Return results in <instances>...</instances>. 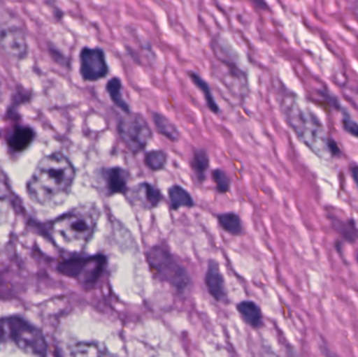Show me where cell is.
<instances>
[{"mask_svg":"<svg viewBox=\"0 0 358 357\" xmlns=\"http://www.w3.org/2000/svg\"><path fill=\"white\" fill-rule=\"evenodd\" d=\"M76 178L71 161L62 153L44 157L27 182V195L43 207H56L69 196Z\"/></svg>","mask_w":358,"mask_h":357,"instance_id":"obj_1","label":"cell"},{"mask_svg":"<svg viewBox=\"0 0 358 357\" xmlns=\"http://www.w3.org/2000/svg\"><path fill=\"white\" fill-rule=\"evenodd\" d=\"M281 108L296 138L315 155L323 159L341 156L342 151L338 143L327 136L320 117L303 105L296 94H285L281 101Z\"/></svg>","mask_w":358,"mask_h":357,"instance_id":"obj_2","label":"cell"},{"mask_svg":"<svg viewBox=\"0 0 358 357\" xmlns=\"http://www.w3.org/2000/svg\"><path fill=\"white\" fill-rule=\"evenodd\" d=\"M101 212L94 203H84L52 222L50 234L57 247L71 254L84 251L96 232Z\"/></svg>","mask_w":358,"mask_h":357,"instance_id":"obj_3","label":"cell"},{"mask_svg":"<svg viewBox=\"0 0 358 357\" xmlns=\"http://www.w3.org/2000/svg\"><path fill=\"white\" fill-rule=\"evenodd\" d=\"M6 337L10 339L25 354L37 357H45L48 345L45 337L39 328L19 316H8L0 321Z\"/></svg>","mask_w":358,"mask_h":357,"instance_id":"obj_4","label":"cell"},{"mask_svg":"<svg viewBox=\"0 0 358 357\" xmlns=\"http://www.w3.org/2000/svg\"><path fill=\"white\" fill-rule=\"evenodd\" d=\"M147 261L153 275L163 282L169 283L178 291H185L189 278L187 270L168 249L155 247L147 253Z\"/></svg>","mask_w":358,"mask_h":357,"instance_id":"obj_5","label":"cell"},{"mask_svg":"<svg viewBox=\"0 0 358 357\" xmlns=\"http://www.w3.org/2000/svg\"><path fill=\"white\" fill-rule=\"evenodd\" d=\"M117 131L126 148L134 155L147 148L153 136L148 122L136 112L122 117L117 122Z\"/></svg>","mask_w":358,"mask_h":357,"instance_id":"obj_6","label":"cell"},{"mask_svg":"<svg viewBox=\"0 0 358 357\" xmlns=\"http://www.w3.org/2000/svg\"><path fill=\"white\" fill-rule=\"evenodd\" d=\"M104 266L105 258L102 256L77 257L63 261L59 265V270L65 276L77 279L84 284H92L100 278Z\"/></svg>","mask_w":358,"mask_h":357,"instance_id":"obj_7","label":"cell"},{"mask_svg":"<svg viewBox=\"0 0 358 357\" xmlns=\"http://www.w3.org/2000/svg\"><path fill=\"white\" fill-rule=\"evenodd\" d=\"M80 73L86 82H96L108 75L109 66L102 48H82L80 52Z\"/></svg>","mask_w":358,"mask_h":357,"instance_id":"obj_8","label":"cell"},{"mask_svg":"<svg viewBox=\"0 0 358 357\" xmlns=\"http://www.w3.org/2000/svg\"><path fill=\"white\" fill-rule=\"evenodd\" d=\"M128 201L144 210H153L164 201L161 190L148 182H140L128 191Z\"/></svg>","mask_w":358,"mask_h":357,"instance_id":"obj_9","label":"cell"},{"mask_svg":"<svg viewBox=\"0 0 358 357\" xmlns=\"http://www.w3.org/2000/svg\"><path fill=\"white\" fill-rule=\"evenodd\" d=\"M101 177L104 182L105 194L108 197L115 195H127L129 191L130 173L123 167L105 168L101 171Z\"/></svg>","mask_w":358,"mask_h":357,"instance_id":"obj_10","label":"cell"},{"mask_svg":"<svg viewBox=\"0 0 358 357\" xmlns=\"http://www.w3.org/2000/svg\"><path fill=\"white\" fill-rule=\"evenodd\" d=\"M0 45L15 58H23L27 54L24 36L15 27H3L0 29Z\"/></svg>","mask_w":358,"mask_h":357,"instance_id":"obj_11","label":"cell"},{"mask_svg":"<svg viewBox=\"0 0 358 357\" xmlns=\"http://www.w3.org/2000/svg\"><path fill=\"white\" fill-rule=\"evenodd\" d=\"M206 285L208 293L216 301L222 302L227 299L224 278L221 274L218 264L215 261H210L208 264L206 274Z\"/></svg>","mask_w":358,"mask_h":357,"instance_id":"obj_12","label":"cell"},{"mask_svg":"<svg viewBox=\"0 0 358 357\" xmlns=\"http://www.w3.org/2000/svg\"><path fill=\"white\" fill-rule=\"evenodd\" d=\"M66 357H115L98 342H79L69 346Z\"/></svg>","mask_w":358,"mask_h":357,"instance_id":"obj_13","label":"cell"},{"mask_svg":"<svg viewBox=\"0 0 358 357\" xmlns=\"http://www.w3.org/2000/svg\"><path fill=\"white\" fill-rule=\"evenodd\" d=\"M332 228L340 235L343 241L347 243L357 242L358 240V228L352 218L342 219L336 215H328Z\"/></svg>","mask_w":358,"mask_h":357,"instance_id":"obj_14","label":"cell"},{"mask_svg":"<svg viewBox=\"0 0 358 357\" xmlns=\"http://www.w3.org/2000/svg\"><path fill=\"white\" fill-rule=\"evenodd\" d=\"M237 310L246 324L252 328H260L263 325V316L260 307L252 301H243L238 304Z\"/></svg>","mask_w":358,"mask_h":357,"instance_id":"obj_15","label":"cell"},{"mask_svg":"<svg viewBox=\"0 0 358 357\" xmlns=\"http://www.w3.org/2000/svg\"><path fill=\"white\" fill-rule=\"evenodd\" d=\"M152 121L155 123L157 133L163 136L167 140L178 143L180 138V132L173 122L170 121L166 115L159 112H152Z\"/></svg>","mask_w":358,"mask_h":357,"instance_id":"obj_16","label":"cell"},{"mask_svg":"<svg viewBox=\"0 0 358 357\" xmlns=\"http://www.w3.org/2000/svg\"><path fill=\"white\" fill-rule=\"evenodd\" d=\"M168 197H169L170 207L173 211H178L181 207L192 209L195 207L192 195L179 184H173L168 189Z\"/></svg>","mask_w":358,"mask_h":357,"instance_id":"obj_17","label":"cell"},{"mask_svg":"<svg viewBox=\"0 0 358 357\" xmlns=\"http://www.w3.org/2000/svg\"><path fill=\"white\" fill-rule=\"evenodd\" d=\"M122 88H123V84H122V81L119 78H111L107 82L106 92L108 94L109 98H110L111 102L117 108L121 109L125 115H129V113H131V110H130L129 104L124 99L123 94H122Z\"/></svg>","mask_w":358,"mask_h":357,"instance_id":"obj_18","label":"cell"},{"mask_svg":"<svg viewBox=\"0 0 358 357\" xmlns=\"http://www.w3.org/2000/svg\"><path fill=\"white\" fill-rule=\"evenodd\" d=\"M191 168L199 184L206 180V171L210 168V156L204 149H195L192 156Z\"/></svg>","mask_w":358,"mask_h":357,"instance_id":"obj_19","label":"cell"},{"mask_svg":"<svg viewBox=\"0 0 358 357\" xmlns=\"http://www.w3.org/2000/svg\"><path fill=\"white\" fill-rule=\"evenodd\" d=\"M189 77L191 81L193 82L194 85L203 94L208 108L210 109L213 113H219L220 108H219L218 103L215 100L214 94H213L208 82L202 79L197 73H194V71H189Z\"/></svg>","mask_w":358,"mask_h":357,"instance_id":"obj_20","label":"cell"},{"mask_svg":"<svg viewBox=\"0 0 358 357\" xmlns=\"http://www.w3.org/2000/svg\"><path fill=\"white\" fill-rule=\"evenodd\" d=\"M219 226L222 230L233 236H239L243 232V226H242L241 218L238 214L233 212H227V213L219 214L217 216Z\"/></svg>","mask_w":358,"mask_h":357,"instance_id":"obj_21","label":"cell"},{"mask_svg":"<svg viewBox=\"0 0 358 357\" xmlns=\"http://www.w3.org/2000/svg\"><path fill=\"white\" fill-rule=\"evenodd\" d=\"M168 163V154L161 149L150 150L145 154L144 163L151 171L159 172L165 169Z\"/></svg>","mask_w":358,"mask_h":357,"instance_id":"obj_22","label":"cell"},{"mask_svg":"<svg viewBox=\"0 0 358 357\" xmlns=\"http://www.w3.org/2000/svg\"><path fill=\"white\" fill-rule=\"evenodd\" d=\"M31 138H33V132L29 128H20L10 136L8 144L14 150L21 151L29 146Z\"/></svg>","mask_w":358,"mask_h":357,"instance_id":"obj_23","label":"cell"},{"mask_svg":"<svg viewBox=\"0 0 358 357\" xmlns=\"http://www.w3.org/2000/svg\"><path fill=\"white\" fill-rule=\"evenodd\" d=\"M212 178L216 184L217 192L220 194H227L231 191V180L229 176L223 170L215 169L212 172Z\"/></svg>","mask_w":358,"mask_h":357,"instance_id":"obj_24","label":"cell"},{"mask_svg":"<svg viewBox=\"0 0 358 357\" xmlns=\"http://www.w3.org/2000/svg\"><path fill=\"white\" fill-rule=\"evenodd\" d=\"M342 112V128L345 132L349 134V136H353V138H358V123L353 119L352 115L346 110V109H341Z\"/></svg>","mask_w":358,"mask_h":357,"instance_id":"obj_25","label":"cell"},{"mask_svg":"<svg viewBox=\"0 0 358 357\" xmlns=\"http://www.w3.org/2000/svg\"><path fill=\"white\" fill-rule=\"evenodd\" d=\"M350 174L351 177H352L353 182L357 184V186L358 187V166L357 165H353L350 167Z\"/></svg>","mask_w":358,"mask_h":357,"instance_id":"obj_26","label":"cell"},{"mask_svg":"<svg viewBox=\"0 0 358 357\" xmlns=\"http://www.w3.org/2000/svg\"><path fill=\"white\" fill-rule=\"evenodd\" d=\"M6 340V335H4L3 327H2L1 323H0V345L3 343Z\"/></svg>","mask_w":358,"mask_h":357,"instance_id":"obj_27","label":"cell"},{"mask_svg":"<svg viewBox=\"0 0 358 357\" xmlns=\"http://www.w3.org/2000/svg\"><path fill=\"white\" fill-rule=\"evenodd\" d=\"M357 262H358V254H357Z\"/></svg>","mask_w":358,"mask_h":357,"instance_id":"obj_28","label":"cell"}]
</instances>
